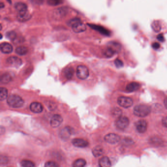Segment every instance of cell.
<instances>
[{
    "mask_svg": "<svg viewBox=\"0 0 167 167\" xmlns=\"http://www.w3.org/2000/svg\"><path fill=\"white\" fill-rule=\"evenodd\" d=\"M7 103L13 108H20L24 104V100L22 98L15 94H12L9 96L7 100Z\"/></svg>",
    "mask_w": 167,
    "mask_h": 167,
    "instance_id": "6da1fadb",
    "label": "cell"
},
{
    "mask_svg": "<svg viewBox=\"0 0 167 167\" xmlns=\"http://www.w3.org/2000/svg\"><path fill=\"white\" fill-rule=\"evenodd\" d=\"M150 113V108L146 105L140 104L136 106L134 108V114L138 117H145Z\"/></svg>",
    "mask_w": 167,
    "mask_h": 167,
    "instance_id": "7a4b0ae2",
    "label": "cell"
},
{
    "mask_svg": "<svg viewBox=\"0 0 167 167\" xmlns=\"http://www.w3.org/2000/svg\"><path fill=\"white\" fill-rule=\"evenodd\" d=\"M89 75L88 69L84 65H79L77 67V77L80 79H87Z\"/></svg>",
    "mask_w": 167,
    "mask_h": 167,
    "instance_id": "3957f363",
    "label": "cell"
},
{
    "mask_svg": "<svg viewBox=\"0 0 167 167\" xmlns=\"http://www.w3.org/2000/svg\"><path fill=\"white\" fill-rule=\"evenodd\" d=\"M129 120L126 117H119L116 121V126L120 130H124L128 127L129 125Z\"/></svg>",
    "mask_w": 167,
    "mask_h": 167,
    "instance_id": "277c9868",
    "label": "cell"
},
{
    "mask_svg": "<svg viewBox=\"0 0 167 167\" xmlns=\"http://www.w3.org/2000/svg\"><path fill=\"white\" fill-rule=\"evenodd\" d=\"M118 104L123 108H128L132 106L133 104V101L130 98L120 97L118 98Z\"/></svg>",
    "mask_w": 167,
    "mask_h": 167,
    "instance_id": "5b68a950",
    "label": "cell"
},
{
    "mask_svg": "<svg viewBox=\"0 0 167 167\" xmlns=\"http://www.w3.org/2000/svg\"><path fill=\"white\" fill-rule=\"evenodd\" d=\"M31 17V15L27 10L17 12V19L21 22H25L29 20Z\"/></svg>",
    "mask_w": 167,
    "mask_h": 167,
    "instance_id": "8992f818",
    "label": "cell"
},
{
    "mask_svg": "<svg viewBox=\"0 0 167 167\" xmlns=\"http://www.w3.org/2000/svg\"><path fill=\"white\" fill-rule=\"evenodd\" d=\"M7 63L11 66L18 67L22 65V61L18 57L11 56L7 59Z\"/></svg>",
    "mask_w": 167,
    "mask_h": 167,
    "instance_id": "52a82bcc",
    "label": "cell"
},
{
    "mask_svg": "<svg viewBox=\"0 0 167 167\" xmlns=\"http://www.w3.org/2000/svg\"><path fill=\"white\" fill-rule=\"evenodd\" d=\"M120 140V137L118 135L114 134V133H110L106 135L104 137V140L106 142L111 144H115L117 143Z\"/></svg>",
    "mask_w": 167,
    "mask_h": 167,
    "instance_id": "ba28073f",
    "label": "cell"
},
{
    "mask_svg": "<svg viewBox=\"0 0 167 167\" xmlns=\"http://www.w3.org/2000/svg\"><path fill=\"white\" fill-rule=\"evenodd\" d=\"M63 122L61 116L58 114H55L52 117L51 120V126L53 128H57L60 126Z\"/></svg>",
    "mask_w": 167,
    "mask_h": 167,
    "instance_id": "9c48e42d",
    "label": "cell"
},
{
    "mask_svg": "<svg viewBox=\"0 0 167 167\" xmlns=\"http://www.w3.org/2000/svg\"><path fill=\"white\" fill-rule=\"evenodd\" d=\"M72 143L74 146L80 148H84L89 145V143L87 141L79 138L74 139L72 140Z\"/></svg>",
    "mask_w": 167,
    "mask_h": 167,
    "instance_id": "30bf717a",
    "label": "cell"
},
{
    "mask_svg": "<svg viewBox=\"0 0 167 167\" xmlns=\"http://www.w3.org/2000/svg\"><path fill=\"white\" fill-rule=\"evenodd\" d=\"M88 26L93 29H95L96 31H98L99 33H101V34H103V35H104L106 36H109L110 35V31L102 26L96 25L95 24H88Z\"/></svg>",
    "mask_w": 167,
    "mask_h": 167,
    "instance_id": "8fae6325",
    "label": "cell"
},
{
    "mask_svg": "<svg viewBox=\"0 0 167 167\" xmlns=\"http://www.w3.org/2000/svg\"><path fill=\"white\" fill-rule=\"evenodd\" d=\"M135 126L139 132L144 133L147 130V123L144 120H140L137 122L135 124Z\"/></svg>",
    "mask_w": 167,
    "mask_h": 167,
    "instance_id": "7c38bea8",
    "label": "cell"
},
{
    "mask_svg": "<svg viewBox=\"0 0 167 167\" xmlns=\"http://www.w3.org/2000/svg\"><path fill=\"white\" fill-rule=\"evenodd\" d=\"M30 109L33 112L39 113L42 112L43 107L39 102H33L31 103L30 105Z\"/></svg>",
    "mask_w": 167,
    "mask_h": 167,
    "instance_id": "4fadbf2b",
    "label": "cell"
},
{
    "mask_svg": "<svg viewBox=\"0 0 167 167\" xmlns=\"http://www.w3.org/2000/svg\"><path fill=\"white\" fill-rule=\"evenodd\" d=\"M0 49L2 53L5 54L10 53L13 51V47L11 45L7 42L2 43L0 46Z\"/></svg>",
    "mask_w": 167,
    "mask_h": 167,
    "instance_id": "5bb4252c",
    "label": "cell"
},
{
    "mask_svg": "<svg viewBox=\"0 0 167 167\" xmlns=\"http://www.w3.org/2000/svg\"><path fill=\"white\" fill-rule=\"evenodd\" d=\"M72 27L73 31L75 33H82L86 30V27L85 24L81 22L77 23L75 25L72 26Z\"/></svg>",
    "mask_w": 167,
    "mask_h": 167,
    "instance_id": "9a60e30c",
    "label": "cell"
},
{
    "mask_svg": "<svg viewBox=\"0 0 167 167\" xmlns=\"http://www.w3.org/2000/svg\"><path fill=\"white\" fill-rule=\"evenodd\" d=\"M71 134V128L68 127H65L60 131V136L63 140H67L70 137Z\"/></svg>",
    "mask_w": 167,
    "mask_h": 167,
    "instance_id": "2e32d148",
    "label": "cell"
},
{
    "mask_svg": "<svg viewBox=\"0 0 167 167\" xmlns=\"http://www.w3.org/2000/svg\"><path fill=\"white\" fill-rule=\"evenodd\" d=\"M67 10V9L64 7H61L55 10L53 13L55 17L57 19L61 18L66 15Z\"/></svg>",
    "mask_w": 167,
    "mask_h": 167,
    "instance_id": "e0dca14e",
    "label": "cell"
},
{
    "mask_svg": "<svg viewBox=\"0 0 167 167\" xmlns=\"http://www.w3.org/2000/svg\"><path fill=\"white\" fill-rule=\"evenodd\" d=\"M104 153V150L101 146L95 147L92 150V154L96 157L101 156Z\"/></svg>",
    "mask_w": 167,
    "mask_h": 167,
    "instance_id": "ac0fdd59",
    "label": "cell"
},
{
    "mask_svg": "<svg viewBox=\"0 0 167 167\" xmlns=\"http://www.w3.org/2000/svg\"><path fill=\"white\" fill-rule=\"evenodd\" d=\"M99 165L102 167H110L111 165V162L108 157L104 156L100 159L99 160Z\"/></svg>",
    "mask_w": 167,
    "mask_h": 167,
    "instance_id": "d6986e66",
    "label": "cell"
},
{
    "mask_svg": "<svg viewBox=\"0 0 167 167\" xmlns=\"http://www.w3.org/2000/svg\"><path fill=\"white\" fill-rule=\"evenodd\" d=\"M152 29L155 33H159L162 29V25L159 21H154L151 25Z\"/></svg>",
    "mask_w": 167,
    "mask_h": 167,
    "instance_id": "ffe728a7",
    "label": "cell"
},
{
    "mask_svg": "<svg viewBox=\"0 0 167 167\" xmlns=\"http://www.w3.org/2000/svg\"><path fill=\"white\" fill-rule=\"evenodd\" d=\"M140 88V84L137 82H131L126 86V90L129 92L136 91Z\"/></svg>",
    "mask_w": 167,
    "mask_h": 167,
    "instance_id": "44dd1931",
    "label": "cell"
},
{
    "mask_svg": "<svg viewBox=\"0 0 167 167\" xmlns=\"http://www.w3.org/2000/svg\"><path fill=\"white\" fill-rule=\"evenodd\" d=\"M15 52L17 55L22 56L27 54L28 49L25 46H19L16 49Z\"/></svg>",
    "mask_w": 167,
    "mask_h": 167,
    "instance_id": "7402d4cb",
    "label": "cell"
},
{
    "mask_svg": "<svg viewBox=\"0 0 167 167\" xmlns=\"http://www.w3.org/2000/svg\"><path fill=\"white\" fill-rule=\"evenodd\" d=\"M15 9L17 10V12L27 10V5L23 3H17L15 5Z\"/></svg>",
    "mask_w": 167,
    "mask_h": 167,
    "instance_id": "603a6c76",
    "label": "cell"
},
{
    "mask_svg": "<svg viewBox=\"0 0 167 167\" xmlns=\"http://www.w3.org/2000/svg\"><path fill=\"white\" fill-rule=\"evenodd\" d=\"M74 70L72 67H69L66 69L64 71V75L67 79H70L73 77L74 74Z\"/></svg>",
    "mask_w": 167,
    "mask_h": 167,
    "instance_id": "cb8c5ba5",
    "label": "cell"
},
{
    "mask_svg": "<svg viewBox=\"0 0 167 167\" xmlns=\"http://www.w3.org/2000/svg\"><path fill=\"white\" fill-rule=\"evenodd\" d=\"M8 95V91L5 88L1 87L0 89V100L3 101L5 100L7 97Z\"/></svg>",
    "mask_w": 167,
    "mask_h": 167,
    "instance_id": "d4e9b609",
    "label": "cell"
},
{
    "mask_svg": "<svg viewBox=\"0 0 167 167\" xmlns=\"http://www.w3.org/2000/svg\"><path fill=\"white\" fill-rule=\"evenodd\" d=\"M86 164V161L84 159H79L75 160L73 163V166L75 167H84Z\"/></svg>",
    "mask_w": 167,
    "mask_h": 167,
    "instance_id": "484cf974",
    "label": "cell"
},
{
    "mask_svg": "<svg viewBox=\"0 0 167 167\" xmlns=\"http://www.w3.org/2000/svg\"><path fill=\"white\" fill-rule=\"evenodd\" d=\"M116 51H115L114 49H113L110 47H108V48L106 49V50L104 51V55L105 56L107 57H111L113 56Z\"/></svg>",
    "mask_w": 167,
    "mask_h": 167,
    "instance_id": "4316f807",
    "label": "cell"
},
{
    "mask_svg": "<svg viewBox=\"0 0 167 167\" xmlns=\"http://www.w3.org/2000/svg\"><path fill=\"white\" fill-rule=\"evenodd\" d=\"M108 47L112 48L115 51H119L120 49L121 48V45H120L119 43L115 42H109L108 43Z\"/></svg>",
    "mask_w": 167,
    "mask_h": 167,
    "instance_id": "83f0119b",
    "label": "cell"
},
{
    "mask_svg": "<svg viewBox=\"0 0 167 167\" xmlns=\"http://www.w3.org/2000/svg\"><path fill=\"white\" fill-rule=\"evenodd\" d=\"M11 79V77L8 73L3 74L1 77V81L3 84H7L10 81Z\"/></svg>",
    "mask_w": 167,
    "mask_h": 167,
    "instance_id": "f1b7e54d",
    "label": "cell"
},
{
    "mask_svg": "<svg viewBox=\"0 0 167 167\" xmlns=\"http://www.w3.org/2000/svg\"><path fill=\"white\" fill-rule=\"evenodd\" d=\"M21 165L23 167H33L35 166L34 163L31 161L23 160L21 162Z\"/></svg>",
    "mask_w": 167,
    "mask_h": 167,
    "instance_id": "f546056e",
    "label": "cell"
},
{
    "mask_svg": "<svg viewBox=\"0 0 167 167\" xmlns=\"http://www.w3.org/2000/svg\"><path fill=\"white\" fill-rule=\"evenodd\" d=\"M63 3V0H47L48 5L51 6L59 5Z\"/></svg>",
    "mask_w": 167,
    "mask_h": 167,
    "instance_id": "4dcf8cb0",
    "label": "cell"
},
{
    "mask_svg": "<svg viewBox=\"0 0 167 167\" xmlns=\"http://www.w3.org/2000/svg\"><path fill=\"white\" fill-rule=\"evenodd\" d=\"M6 36L9 39H10L11 41H13L15 39L16 37H17V34L14 31H9L8 33H7V34H6Z\"/></svg>",
    "mask_w": 167,
    "mask_h": 167,
    "instance_id": "1f68e13d",
    "label": "cell"
},
{
    "mask_svg": "<svg viewBox=\"0 0 167 167\" xmlns=\"http://www.w3.org/2000/svg\"><path fill=\"white\" fill-rule=\"evenodd\" d=\"M81 21L80 19L79 18H73V19H71L68 22V25L70 26H73L75 25V24H77V23L80 22Z\"/></svg>",
    "mask_w": 167,
    "mask_h": 167,
    "instance_id": "d6a6232c",
    "label": "cell"
},
{
    "mask_svg": "<svg viewBox=\"0 0 167 167\" xmlns=\"http://www.w3.org/2000/svg\"><path fill=\"white\" fill-rule=\"evenodd\" d=\"M45 166L46 167H58L59 165L55 162H53V161H49V162H46L45 164Z\"/></svg>",
    "mask_w": 167,
    "mask_h": 167,
    "instance_id": "836d02e7",
    "label": "cell"
},
{
    "mask_svg": "<svg viewBox=\"0 0 167 167\" xmlns=\"http://www.w3.org/2000/svg\"><path fill=\"white\" fill-rule=\"evenodd\" d=\"M114 63L116 66L117 68H121L124 66V63H123V61L119 59L115 60Z\"/></svg>",
    "mask_w": 167,
    "mask_h": 167,
    "instance_id": "e575fe53",
    "label": "cell"
},
{
    "mask_svg": "<svg viewBox=\"0 0 167 167\" xmlns=\"http://www.w3.org/2000/svg\"><path fill=\"white\" fill-rule=\"evenodd\" d=\"M23 41H24V39L22 37H18L17 36L13 42L15 43H20L23 42Z\"/></svg>",
    "mask_w": 167,
    "mask_h": 167,
    "instance_id": "d590c367",
    "label": "cell"
},
{
    "mask_svg": "<svg viewBox=\"0 0 167 167\" xmlns=\"http://www.w3.org/2000/svg\"><path fill=\"white\" fill-rule=\"evenodd\" d=\"M152 47L154 49H158L160 47V45L158 43H153V44L152 45Z\"/></svg>",
    "mask_w": 167,
    "mask_h": 167,
    "instance_id": "8d00e7d4",
    "label": "cell"
},
{
    "mask_svg": "<svg viewBox=\"0 0 167 167\" xmlns=\"http://www.w3.org/2000/svg\"><path fill=\"white\" fill-rule=\"evenodd\" d=\"M157 39H158V40L160 41V42H163L164 41V40H165L164 36H163V35L162 33L158 35V36L157 37Z\"/></svg>",
    "mask_w": 167,
    "mask_h": 167,
    "instance_id": "74e56055",
    "label": "cell"
},
{
    "mask_svg": "<svg viewBox=\"0 0 167 167\" xmlns=\"http://www.w3.org/2000/svg\"><path fill=\"white\" fill-rule=\"evenodd\" d=\"M31 1L36 5H41L44 2V0H31Z\"/></svg>",
    "mask_w": 167,
    "mask_h": 167,
    "instance_id": "f35d334b",
    "label": "cell"
},
{
    "mask_svg": "<svg viewBox=\"0 0 167 167\" xmlns=\"http://www.w3.org/2000/svg\"><path fill=\"white\" fill-rule=\"evenodd\" d=\"M162 124L164 126L167 128V117H164L162 120Z\"/></svg>",
    "mask_w": 167,
    "mask_h": 167,
    "instance_id": "ab89813d",
    "label": "cell"
},
{
    "mask_svg": "<svg viewBox=\"0 0 167 167\" xmlns=\"http://www.w3.org/2000/svg\"><path fill=\"white\" fill-rule=\"evenodd\" d=\"M164 105L165 106L166 108L167 109V98L164 100Z\"/></svg>",
    "mask_w": 167,
    "mask_h": 167,
    "instance_id": "60d3db41",
    "label": "cell"
},
{
    "mask_svg": "<svg viewBox=\"0 0 167 167\" xmlns=\"http://www.w3.org/2000/svg\"><path fill=\"white\" fill-rule=\"evenodd\" d=\"M5 7V5H3V3H1V9H3V7Z\"/></svg>",
    "mask_w": 167,
    "mask_h": 167,
    "instance_id": "b9f144b4",
    "label": "cell"
},
{
    "mask_svg": "<svg viewBox=\"0 0 167 167\" xmlns=\"http://www.w3.org/2000/svg\"><path fill=\"white\" fill-rule=\"evenodd\" d=\"M7 1H9L10 2V0H7Z\"/></svg>",
    "mask_w": 167,
    "mask_h": 167,
    "instance_id": "7bdbcfd3",
    "label": "cell"
}]
</instances>
